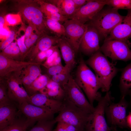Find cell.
<instances>
[{
	"label": "cell",
	"mask_w": 131,
	"mask_h": 131,
	"mask_svg": "<svg viewBox=\"0 0 131 131\" xmlns=\"http://www.w3.org/2000/svg\"><path fill=\"white\" fill-rule=\"evenodd\" d=\"M75 82L85 93L91 104L98 101L101 96L98 91L101 89V84L96 75L87 66L81 57L74 79Z\"/></svg>",
	"instance_id": "cell-1"
},
{
	"label": "cell",
	"mask_w": 131,
	"mask_h": 131,
	"mask_svg": "<svg viewBox=\"0 0 131 131\" xmlns=\"http://www.w3.org/2000/svg\"><path fill=\"white\" fill-rule=\"evenodd\" d=\"M85 62L94 71L101 84L102 91H109L112 81L119 69L100 50L91 56Z\"/></svg>",
	"instance_id": "cell-2"
},
{
	"label": "cell",
	"mask_w": 131,
	"mask_h": 131,
	"mask_svg": "<svg viewBox=\"0 0 131 131\" xmlns=\"http://www.w3.org/2000/svg\"><path fill=\"white\" fill-rule=\"evenodd\" d=\"M125 17L121 15L118 10L110 7L103 8L86 24L96 30L100 39H105Z\"/></svg>",
	"instance_id": "cell-3"
},
{
	"label": "cell",
	"mask_w": 131,
	"mask_h": 131,
	"mask_svg": "<svg viewBox=\"0 0 131 131\" xmlns=\"http://www.w3.org/2000/svg\"><path fill=\"white\" fill-rule=\"evenodd\" d=\"M59 114L55 118L57 122H62L71 125L78 131H84L91 114L87 113L65 98Z\"/></svg>",
	"instance_id": "cell-4"
},
{
	"label": "cell",
	"mask_w": 131,
	"mask_h": 131,
	"mask_svg": "<svg viewBox=\"0 0 131 131\" xmlns=\"http://www.w3.org/2000/svg\"><path fill=\"white\" fill-rule=\"evenodd\" d=\"M112 99L109 91L106 92L104 96H101L99 98L97 105L90 115L85 127L86 131H111V128L108 125L104 114L106 108L110 103Z\"/></svg>",
	"instance_id": "cell-5"
},
{
	"label": "cell",
	"mask_w": 131,
	"mask_h": 131,
	"mask_svg": "<svg viewBox=\"0 0 131 131\" xmlns=\"http://www.w3.org/2000/svg\"><path fill=\"white\" fill-rule=\"evenodd\" d=\"M21 71L12 72L3 78H0L5 84L10 99L17 102L19 105L25 102L29 103L30 99L20 77Z\"/></svg>",
	"instance_id": "cell-6"
},
{
	"label": "cell",
	"mask_w": 131,
	"mask_h": 131,
	"mask_svg": "<svg viewBox=\"0 0 131 131\" xmlns=\"http://www.w3.org/2000/svg\"><path fill=\"white\" fill-rule=\"evenodd\" d=\"M18 8L24 18L33 25L39 32L47 34L48 29L41 7L31 2H21Z\"/></svg>",
	"instance_id": "cell-7"
},
{
	"label": "cell",
	"mask_w": 131,
	"mask_h": 131,
	"mask_svg": "<svg viewBox=\"0 0 131 131\" xmlns=\"http://www.w3.org/2000/svg\"><path fill=\"white\" fill-rule=\"evenodd\" d=\"M130 44L129 41L112 40L104 41L100 50L106 57L114 60H131Z\"/></svg>",
	"instance_id": "cell-8"
},
{
	"label": "cell",
	"mask_w": 131,
	"mask_h": 131,
	"mask_svg": "<svg viewBox=\"0 0 131 131\" xmlns=\"http://www.w3.org/2000/svg\"><path fill=\"white\" fill-rule=\"evenodd\" d=\"M63 89L64 98L88 113L90 114L94 111L95 108L87 99L82 90L71 75Z\"/></svg>",
	"instance_id": "cell-9"
},
{
	"label": "cell",
	"mask_w": 131,
	"mask_h": 131,
	"mask_svg": "<svg viewBox=\"0 0 131 131\" xmlns=\"http://www.w3.org/2000/svg\"><path fill=\"white\" fill-rule=\"evenodd\" d=\"M63 24L65 31L64 37L77 53L79 50L81 42L88 25L73 19L67 20Z\"/></svg>",
	"instance_id": "cell-10"
},
{
	"label": "cell",
	"mask_w": 131,
	"mask_h": 131,
	"mask_svg": "<svg viewBox=\"0 0 131 131\" xmlns=\"http://www.w3.org/2000/svg\"><path fill=\"white\" fill-rule=\"evenodd\" d=\"M107 0H90L86 4L79 8L69 19H74L85 24L89 21L106 4Z\"/></svg>",
	"instance_id": "cell-11"
},
{
	"label": "cell",
	"mask_w": 131,
	"mask_h": 131,
	"mask_svg": "<svg viewBox=\"0 0 131 131\" xmlns=\"http://www.w3.org/2000/svg\"><path fill=\"white\" fill-rule=\"evenodd\" d=\"M127 106L124 98H122L118 102L110 103L106 107L105 112L111 124L122 128L128 126L126 121Z\"/></svg>",
	"instance_id": "cell-12"
},
{
	"label": "cell",
	"mask_w": 131,
	"mask_h": 131,
	"mask_svg": "<svg viewBox=\"0 0 131 131\" xmlns=\"http://www.w3.org/2000/svg\"><path fill=\"white\" fill-rule=\"evenodd\" d=\"M87 25V29L81 42L79 50L85 55L90 56L100 50V39L96 30L93 27Z\"/></svg>",
	"instance_id": "cell-13"
},
{
	"label": "cell",
	"mask_w": 131,
	"mask_h": 131,
	"mask_svg": "<svg viewBox=\"0 0 131 131\" xmlns=\"http://www.w3.org/2000/svg\"><path fill=\"white\" fill-rule=\"evenodd\" d=\"M18 108L27 118L36 121L54 119V113L27 102L18 105Z\"/></svg>",
	"instance_id": "cell-14"
},
{
	"label": "cell",
	"mask_w": 131,
	"mask_h": 131,
	"mask_svg": "<svg viewBox=\"0 0 131 131\" xmlns=\"http://www.w3.org/2000/svg\"><path fill=\"white\" fill-rule=\"evenodd\" d=\"M131 38V9L124 19L112 30L104 41L115 40L128 42Z\"/></svg>",
	"instance_id": "cell-15"
},
{
	"label": "cell",
	"mask_w": 131,
	"mask_h": 131,
	"mask_svg": "<svg viewBox=\"0 0 131 131\" xmlns=\"http://www.w3.org/2000/svg\"><path fill=\"white\" fill-rule=\"evenodd\" d=\"M35 63L15 60L0 54V78L12 72L21 71L27 66Z\"/></svg>",
	"instance_id": "cell-16"
},
{
	"label": "cell",
	"mask_w": 131,
	"mask_h": 131,
	"mask_svg": "<svg viewBox=\"0 0 131 131\" xmlns=\"http://www.w3.org/2000/svg\"><path fill=\"white\" fill-rule=\"evenodd\" d=\"M60 38L56 36H49L47 34L43 35L39 39L36 45L29 51L26 58L27 57L28 61L33 62L39 53L46 50L55 44H57Z\"/></svg>",
	"instance_id": "cell-17"
},
{
	"label": "cell",
	"mask_w": 131,
	"mask_h": 131,
	"mask_svg": "<svg viewBox=\"0 0 131 131\" xmlns=\"http://www.w3.org/2000/svg\"><path fill=\"white\" fill-rule=\"evenodd\" d=\"M30 98L29 103L55 113L59 112L62 105V101L50 98L40 93H36Z\"/></svg>",
	"instance_id": "cell-18"
},
{
	"label": "cell",
	"mask_w": 131,
	"mask_h": 131,
	"mask_svg": "<svg viewBox=\"0 0 131 131\" xmlns=\"http://www.w3.org/2000/svg\"><path fill=\"white\" fill-rule=\"evenodd\" d=\"M57 45L65 63V66L70 72L75 64V52L64 37L60 38Z\"/></svg>",
	"instance_id": "cell-19"
},
{
	"label": "cell",
	"mask_w": 131,
	"mask_h": 131,
	"mask_svg": "<svg viewBox=\"0 0 131 131\" xmlns=\"http://www.w3.org/2000/svg\"><path fill=\"white\" fill-rule=\"evenodd\" d=\"M41 64L35 62L30 64L21 71L20 77L26 90L41 75Z\"/></svg>",
	"instance_id": "cell-20"
},
{
	"label": "cell",
	"mask_w": 131,
	"mask_h": 131,
	"mask_svg": "<svg viewBox=\"0 0 131 131\" xmlns=\"http://www.w3.org/2000/svg\"><path fill=\"white\" fill-rule=\"evenodd\" d=\"M17 114L16 109L12 103L0 106V130L13 123Z\"/></svg>",
	"instance_id": "cell-21"
},
{
	"label": "cell",
	"mask_w": 131,
	"mask_h": 131,
	"mask_svg": "<svg viewBox=\"0 0 131 131\" xmlns=\"http://www.w3.org/2000/svg\"><path fill=\"white\" fill-rule=\"evenodd\" d=\"M119 87L122 98H124L128 91L131 90V62L122 70Z\"/></svg>",
	"instance_id": "cell-22"
},
{
	"label": "cell",
	"mask_w": 131,
	"mask_h": 131,
	"mask_svg": "<svg viewBox=\"0 0 131 131\" xmlns=\"http://www.w3.org/2000/svg\"><path fill=\"white\" fill-rule=\"evenodd\" d=\"M50 1L58 8L60 14L66 16H71L78 9L73 0H57Z\"/></svg>",
	"instance_id": "cell-23"
},
{
	"label": "cell",
	"mask_w": 131,
	"mask_h": 131,
	"mask_svg": "<svg viewBox=\"0 0 131 131\" xmlns=\"http://www.w3.org/2000/svg\"><path fill=\"white\" fill-rule=\"evenodd\" d=\"M50 79L47 75H41L26 89L28 95L31 96L46 87Z\"/></svg>",
	"instance_id": "cell-24"
},
{
	"label": "cell",
	"mask_w": 131,
	"mask_h": 131,
	"mask_svg": "<svg viewBox=\"0 0 131 131\" xmlns=\"http://www.w3.org/2000/svg\"><path fill=\"white\" fill-rule=\"evenodd\" d=\"M36 121L28 119H16L12 124L0 130V131H26Z\"/></svg>",
	"instance_id": "cell-25"
},
{
	"label": "cell",
	"mask_w": 131,
	"mask_h": 131,
	"mask_svg": "<svg viewBox=\"0 0 131 131\" xmlns=\"http://www.w3.org/2000/svg\"><path fill=\"white\" fill-rule=\"evenodd\" d=\"M0 54L10 59L21 61L20 51L16 42H12L2 50Z\"/></svg>",
	"instance_id": "cell-26"
},
{
	"label": "cell",
	"mask_w": 131,
	"mask_h": 131,
	"mask_svg": "<svg viewBox=\"0 0 131 131\" xmlns=\"http://www.w3.org/2000/svg\"><path fill=\"white\" fill-rule=\"evenodd\" d=\"M46 24L48 29L54 33L56 36L60 38L65 37V31L63 24L48 18L46 20Z\"/></svg>",
	"instance_id": "cell-27"
},
{
	"label": "cell",
	"mask_w": 131,
	"mask_h": 131,
	"mask_svg": "<svg viewBox=\"0 0 131 131\" xmlns=\"http://www.w3.org/2000/svg\"><path fill=\"white\" fill-rule=\"evenodd\" d=\"M56 123L55 119L50 120L39 121L29 131H53V128Z\"/></svg>",
	"instance_id": "cell-28"
},
{
	"label": "cell",
	"mask_w": 131,
	"mask_h": 131,
	"mask_svg": "<svg viewBox=\"0 0 131 131\" xmlns=\"http://www.w3.org/2000/svg\"><path fill=\"white\" fill-rule=\"evenodd\" d=\"M61 64V56L58 48L41 65L48 69L51 66Z\"/></svg>",
	"instance_id": "cell-29"
},
{
	"label": "cell",
	"mask_w": 131,
	"mask_h": 131,
	"mask_svg": "<svg viewBox=\"0 0 131 131\" xmlns=\"http://www.w3.org/2000/svg\"><path fill=\"white\" fill-rule=\"evenodd\" d=\"M106 5L118 10L131 9V0H107Z\"/></svg>",
	"instance_id": "cell-30"
},
{
	"label": "cell",
	"mask_w": 131,
	"mask_h": 131,
	"mask_svg": "<svg viewBox=\"0 0 131 131\" xmlns=\"http://www.w3.org/2000/svg\"><path fill=\"white\" fill-rule=\"evenodd\" d=\"M7 93L6 85L3 80L0 79V106L11 104Z\"/></svg>",
	"instance_id": "cell-31"
},
{
	"label": "cell",
	"mask_w": 131,
	"mask_h": 131,
	"mask_svg": "<svg viewBox=\"0 0 131 131\" xmlns=\"http://www.w3.org/2000/svg\"><path fill=\"white\" fill-rule=\"evenodd\" d=\"M71 75L70 72L65 71L59 74L51 76V79L59 84L63 88L67 82Z\"/></svg>",
	"instance_id": "cell-32"
},
{
	"label": "cell",
	"mask_w": 131,
	"mask_h": 131,
	"mask_svg": "<svg viewBox=\"0 0 131 131\" xmlns=\"http://www.w3.org/2000/svg\"><path fill=\"white\" fill-rule=\"evenodd\" d=\"M43 35L39 33H32L29 37L25 39V43L27 49V52L25 58L28 51L34 45V44L36 43V42Z\"/></svg>",
	"instance_id": "cell-33"
},
{
	"label": "cell",
	"mask_w": 131,
	"mask_h": 131,
	"mask_svg": "<svg viewBox=\"0 0 131 131\" xmlns=\"http://www.w3.org/2000/svg\"><path fill=\"white\" fill-rule=\"evenodd\" d=\"M40 4L41 10L43 13H44L45 15L55 12L59 13L58 8L51 3L42 1L40 2Z\"/></svg>",
	"instance_id": "cell-34"
},
{
	"label": "cell",
	"mask_w": 131,
	"mask_h": 131,
	"mask_svg": "<svg viewBox=\"0 0 131 131\" xmlns=\"http://www.w3.org/2000/svg\"><path fill=\"white\" fill-rule=\"evenodd\" d=\"M25 36L24 35L18 38L17 43L21 52V61H24L27 52V49L25 43Z\"/></svg>",
	"instance_id": "cell-35"
},
{
	"label": "cell",
	"mask_w": 131,
	"mask_h": 131,
	"mask_svg": "<svg viewBox=\"0 0 131 131\" xmlns=\"http://www.w3.org/2000/svg\"><path fill=\"white\" fill-rule=\"evenodd\" d=\"M47 69V73L51 77L66 71L70 72L62 64L51 66Z\"/></svg>",
	"instance_id": "cell-36"
},
{
	"label": "cell",
	"mask_w": 131,
	"mask_h": 131,
	"mask_svg": "<svg viewBox=\"0 0 131 131\" xmlns=\"http://www.w3.org/2000/svg\"><path fill=\"white\" fill-rule=\"evenodd\" d=\"M47 18L63 24L69 19L68 17L64 16L59 12H55L45 14Z\"/></svg>",
	"instance_id": "cell-37"
},
{
	"label": "cell",
	"mask_w": 131,
	"mask_h": 131,
	"mask_svg": "<svg viewBox=\"0 0 131 131\" xmlns=\"http://www.w3.org/2000/svg\"><path fill=\"white\" fill-rule=\"evenodd\" d=\"M57 123L54 131H78L75 127L67 123L62 122Z\"/></svg>",
	"instance_id": "cell-38"
},
{
	"label": "cell",
	"mask_w": 131,
	"mask_h": 131,
	"mask_svg": "<svg viewBox=\"0 0 131 131\" xmlns=\"http://www.w3.org/2000/svg\"><path fill=\"white\" fill-rule=\"evenodd\" d=\"M15 33L13 31L10 32L9 36L0 44V49L3 50L10 44L15 39Z\"/></svg>",
	"instance_id": "cell-39"
},
{
	"label": "cell",
	"mask_w": 131,
	"mask_h": 131,
	"mask_svg": "<svg viewBox=\"0 0 131 131\" xmlns=\"http://www.w3.org/2000/svg\"><path fill=\"white\" fill-rule=\"evenodd\" d=\"M6 21L8 24L10 25H14L16 24L18 21V18L15 15L8 14L7 15L6 17Z\"/></svg>",
	"instance_id": "cell-40"
},
{
	"label": "cell",
	"mask_w": 131,
	"mask_h": 131,
	"mask_svg": "<svg viewBox=\"0 0 131 131\" xmlns=\"http://www.w3.org/2000/svg\"><path fill=\"white\" fill-rule=\"evenodd\" d=\"M60 87L61 86L59 84L51 79L46 87L48 89L51 90L58 88Z\"/></svg>",
	"instance_id": "cell-41"
},
{
	"label": "cell",
	"mask_w": 131,
	"mask_h": 131,
	"mask_svg": "<svg viewBox=\"0 0 131 131\" xmlns=\"http://www.w3.org/2000/svg\"><path fill=\"white\" fill-rule=\"evenodd\" d=\"M90 0H73L75 5L78 9L84 6Z\"/></svg>",
	"instance_id": "cell-42"
},
{
	"label": "cell",
	"mask_w": 131,
	"mask_h": 131,
	"mask_svg": "<svg viewBox=\"0 0 131 131\" xmlns=\"http://www.w3.org/2000/svg\"><path fill=\"white\" fill-rule=\"evenodd\" d=\"M34 27L33 25H31L27 27L24 34L25 39L29 37L32 33Z\"/></svg>",
	"instance_id": "cell-43"
},
{
	"label": "cell",
	"mask_w": 131,
	"mask_h": 131,
	"mask_svg": "<svg viewBox=\"0 0 131 131\" xmlns=\"http://www.w3.org/2000/svg\"><path fill=\"white\" fill-rule=\"evenodd\" d=\"M0 35L5 36L7 38L9 36L10 31H9L6 28H3L0 29Z\"/></svg>",
	"instance_id": "cell-44"
},
{
	"label": "cell",
	"mask_w": 131,
	"mask_h": 131,
	"mask_svg": "<svg viewBox=\"0 0 131 131\" xmlns=\"http://www.w3.org/2000/svg\"><path fill=\"white\" fill-rule=\"evenodd\" d=\"M126 121L127 126L131 129V112H129L126 116Z\"/></svg>",
	"instance_id": "cell-45"
},
{
	"label": "cell",
	"mask_w": 131,
	"mask_h": 131,
	"mask_svg": "<svg viewBox=\"0 0 131 131\" xmlns=\"http://www.w3.org/2000/svg\"><path fill=\"white\" fill-rule=\"evenodd\" d=\"M5 20L4 18L0 16V29L3 28V26L5 23Z\"/></svg>",
	"instance_id": "cell-46"
},
{
	"label": "cell",
	"mask_w": 131,
	"mask_h": 131,
	"mask_svg": "<svg viewBox=\"0 0 131 131\" xmlns=\"http://www.w3.org/2000/svg\"></svg>",
	"instance_id": "cell-47"
}]
</instances>
